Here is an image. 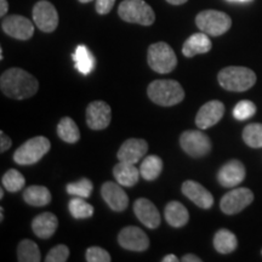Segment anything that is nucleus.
<instances>
[{"label": "nucleus", "mask_w": 262, "mask_h": 262, "mask_svg": "<svg viewBox=\"0 0 262 262\" xmlns=\"http://www.w3.org/2000/svg\"><path fill=\"white\" fill-rule=\"evenodd\" d=\"M2 93L14 100H26L34 96L39 83L31 73L21 68H10L0 77Z\"/></svg>", "instance_id": "obj_1"}, {"label": "nucleus", "mask_w": 262, "mask_h": 262, "mask_svg": "<svg viewBox=\"0 0 262 262\" xmlns=\"http://www.w3.org/2000/svg\"><path fill=\"white\" fill-rule=\"evenodd\" d=\"M217 80L225 90L243 93L254 86L256 83V74L250 68L231 66L220 71Z\"/></svg>", "instance_id": "obj_2"}, {"label": "nucleus", "mask_w": 262, "mask_h": 262, "mask_svg": "<svg viewBox=\"0 0 262 262\" xmlns=\"http://www.w3.org/2000/svg\"><path fill=\"white\" fill-rule=\"evenodd\" d=\"M147 94L152 102L159 106L170 107L179 104L185 98V91L176 80H155L148 85Z\"/></svg>", "instance_id": "obj_3"}, {"label": "nucleus", "mask_w": 262, "mask_h": 262, "mask_svg": "<svg viewBox=\"0 0 262 262\" xmlns=\"http://www.w3.org/2000/svg\"><path fill=\"white\" fill-rule=\"evenodd\" d=\"M118 14L125 22L141 26L153 25L156 19L153 9L143 0H124L118 8Z\"/></svg>", "instance_id": "obj_4"}, {"label": "nucleus", "mask_w": 262, "mask_h": 262, "mask_svg": "<svg viewBox=\"0 0 262 262\" xmlns=\"http://www.w3.org/2000/svg\"><path fill=\"white\" fill-rule=\"evenodd\" d=\"M149 67L157 73L166 74L175 70L178 64V57L175 51L170 48L169 44L164 41L155 42L148 48L147 55Z\"/></svg>", "instance_id": "obj_5"}, {"label": "nucleus", "mask_w": 262, "mask_h": 262, "mask_svg": "<svg viewBox=\"0 0 262 262\" xmlns=\"http://www.w3.org/2000/svg\"><path fill=\"white\" fill-rule=\"evenodd\" d=\"M195 24L202 32L211 37H220L229 31L232 19L227 14L217 10H204L195 17Z\"/></svg>", "instance_id": "obj_6"}, {"label": "nucleus", "mask_w": 262, "mask_h": 262, "mask_svg": "<svg viewBox=\"0 0 262 262\" xmlns=\"http://www.w3.org/2000/svg\"><path fill=\"white\" fill-rule=\"evenodd\" d=\"M51 143L44 136L33 137L19 146L14 153V160L19 165H32L38 163L50 150Z\"/></svg>", "instance_id": "obj_7"}, {"label": "nucleus", "mask_w": 262, "mask_h": 262, "mask_svg": "<svg viewBox=\"0 0 262 262\" xmlns=\"http://www.w3.org/2000/svg\"><path fill=\"white\" fill-rule=\"evenodd\" d=\"M199 130H187L180 137V145L182 149L193 158H202L211 149L210 139Z\"/></svg>", "instance_id": "obj_8"}, {"label": "nucleus", "mask_w": 262, "mask_h": 262, "mask_svg": "<svg viewBox=\"0 0 262 262\" xmlns=\"http://www.w3.org/2000/svg\"><path fill=\"white\" fill-rule=\"evenodd\" d=\"M254 201V193L249 188L239 187L232 189L222 196L220 208L226 215H234L243 211Z\"/></svg>", "instance_id": "obj_9"}, {"label": "nucleus", "mask_w": 262, "mask_h": 262, "mask_svg": "<svg viewBox=\"0 0 262 262\" xmlns=\"http://www.w3.org/2000/svg\"><path fill=\"white\" fill-rule=\"evenodd\" d=\"M33 19L41 32L51 33L58 26V14L55 6L47 0H40L33 8Z\"/></svg>", "instance_id": "obj_10"}, {"label": "nucleus", "mask_w": 262, "mask_h": 262, "mask_svg": "<svg viewBox=\"0 0 262 262\" xmlns=\"http://www.w3.org/2000/svg\"><path fill=\"white\" fill-rule=\"evenodd\" d=\"M2 29L5 34L18 39V40H28L34 34V26L27 17L19 15H11L5 17L2 22Z\"/></svg>", "instance_id": "obj_11"}, {"label": "nucleus", "mask_w": 262, "mask_h": 262, "mask_svg": "<svg viewBox=\"0 0 262 262\" xmlns=\"http://www.w3.org/2000/svg\"><path fill=\"white\" fill-rule=\"evenodd\" d=\"M118 243L131 251H145L149 247V239L142 229L136 226H127L119 232Z\"/></svg>", "instance_id": "obj_12"}, {"label": "nucleus", "mask_w": 262, "mask_h": 262, "mask_svg": "<svg viewBox=\"0 0 262 262\" xmlns=\"http://www.w3.org/2000/svg\"><path fill=\"white\" fill-rule=\"evenodd\" d=\"M112 120V110L104 101H94L86 108V124L93 130H103Z\"/></svg>", "instance_id": "obj_13"}, {"label": "nucleus", "mask_w": 262, "mask_h": 262, "mask_svg": "<svg viewBox=\"0 0 262 262\" xmlns=\"http://www.w3.org/2000/svg\"><path fill=\"white\" fill-rule=\"evenodd\" d=\"M225 114V104L221 101L212 100L203 104L195 117V125L201 130L214 126L222 119Z\"/></svg>", "instance_id": "obj_14"}, {"label": "nucleus", "mask_w": 262, "mask_h": 262, "mask_svg": "<svg viewBox=\"0 0 262 262\" xmlns=\"http://www.w3.org/2000/svg\"><path fill=\"white\" fill-rule=\"evenodd\" d=\"M245 166L237 159L228 160L221 166L217 172V180L226 188H233L241 185L245 179Z\"/></svg>", "instance_id": "obj_15"}, {"label": "nucleus", "mask_w": 262, "mask_h": 262, "mask_svg": "<svg viewBox=\"0 0 262 262\" xmlns=\"http://www.w3.org/2000/svg\"><path fill=\"white\" fill-rule=\"evenodd\" d=\"M101 195L114 211H124L129 205V198L119 183L107 181L101 187Z\"/></svg>", "instance_id": "obj_16"}, {"label": "nucleus", "mask_w": 262, "mask_h": 262, "mask_svg": "<svg viewBox=\"0 0 262 262\" xmlns=\"http://www.w3.org/2000/svg\"><path fill=\"white\" fill-rule=\"evenodd\" d=\"M181 191L189 201L194 203L196 206L202 209H210L214 204V196L201 183L192 181H185L182 183Z\"/></svg>", "instance_id": "obj_17"}, {"label": "nucleus", "mask_w": 262, "mask_h": 262, "mask_svg": "<svg viewBox=\"0 0 262 262\" xmlns=\"http://www.w3.org/2000/svg\"><path fill=\"white\" fill-rule=\"evenodd\" d=\"M134 212L142 225L156 229L160 225V214L157 206L146 198H140L134 203Z\"/></svg>", "instance_id": "obj_18"}, {"label": "nucleus", "mask_w": 262, "mask_h": 262, "mask_svg": "<svg viewBox=\"0 0 262 262\" xmlns=\"http://www.w3.org/2000/svg\"><path fill=\"white\" fill-rule=\"evenodd\" d=\"M148 150V143L142 139H129L118 150L119 162L136 164L139 163Z\"/></svg>", "instance_id": "obj_19"}, {"label": "nucleus", "mask_w": 262, "mask_h": 262, "mask_svg": "<svg viewBox=\"0 0 262 262\" xmlns=\"http://www.w3.org/2000/svg\"><path fill=\"white\" fill-rule=\"evenodd\" d=\"M58 226L57 217L52 212H42L35 216L32 222L34 234L40 239H49L55 234Z\"/></svg>", "instance_id": "obj_20"}, {"label": "nucleus", "mask_w": 262, "mask_h": 262, "mask_svg": "<svg viewBox=\"0 0 262 262\" xmlns=\"http://www.w3.org/2000/svg\"><path fill=\"white\" fill-rule=\"evenodd\" d=\"M211 40L206 33H194L183 44L182 54L186 57H193L195 55L206 54L211 50Z\"/></svg>", "instance_id": "obj_21"}, {"label": "nucleus", "mask_w": 262, "mask_h": 262, "mask_svg": "<svg viewBox=\"0 0 262 262\" xmlns=\"http://www.w3.org/2000/svg\"><path fill=\"white\" fill-rule=\"evenodd\" d=\"M113 175L117 182L123 187H133L139 182L141 173L140 169L135 168V164L119 162L114 166Z\"/></svg>", "instance_id": "obj_22"}, {"label": "nucleus", "mask_w": 262, "mask_h": 262, "mask_svg": "<svg viewBox=\"0 0 262 262\" xmlns=\"http://www.w3.org/2000/svg\"><path fill=\"white\" fill-rule=\"evenodd\" d=\"M164 216L165 220L171 227L180 228L187 225L189 220V214L186 209V206L181 204L180 202H170L168 205L165 206L164 210Z\"/></svg>", "instance_id": "obj_23"}, {"label": "nucleus", "mask_w": 262, "mask_h": 262, "mask_svg": "<svg viewBox=\"0 0 262 262\" xmlns=\"http://www.w3.org/2000/svg\"><path fill=\"white\" fill-rule=\"evenodd\" d=\"M238 241L234 233L228 229L222 228L216 232L214 237V248L220 254H231L237 249Z\"/></svg>", "instance_id": "obj_24"}, {"label": "nucleus", "mask_w": 262, "mask_h": 262, "mask_svg": "<svg viewBox=\"0 0 262 262\" xmlns=\"http://www.w3.org/2000/svg\"><path fill=\"white\" fill-rule=\"evenodd\" d=\"M73 60L75 68L81 74L86 75L94 71L95 58L85 45H78L73 54Z\"/></svg>", "instance_id": "obj_25"}, {"label": "nucleus", "mask_w": 262, "mask_h": 262, "mask_svg": "<svg viewBox=\"0 0 262 262\" xmlns=\"http://www.w3.org/2000/svg\"><path fill=\"white\" fill-rule=\"evenodd\" d=\"M24 199L32 206H45L51 202V193L44 186H29L25 189Z\"/></svg>", "instance_id": "obj_26"}, {"label": "nucleus", "mask_w": 262, "mask_h": 262, "mask_svg": "<svg viewBox=\"0 0 262 262\" xmlns=\"http://www.w3.org/2000/svg\"><path fill=\"white\" fill-rule=\"evenodd\" d=\"M57 135L67 143H75L80 139V131L72 118L64 117L57 124Z\"/></svg>", "instance_id": "obj_27"}, {"label": "nucleus", "mask_w": 262, "mask_h": 262, "mask_svg": "<svg viewBox=\"0 0 262 262\" xmlns=\"http://www.w3.org/2000/svg\"><path fill=\"white\" fill-rule=\"evenodd\" d=\"M163 170V160L158 156H148L141 163L140 173L146 181H155Z\"/></svg>", "instance_id": "obj_28"}, {"label": "nucleus", "mask_w": 262, "mask_h": 262, "mask_svg": "<svg viewBox=\"0 0 262 262\" xmlns=\"http://www.w3.org/2000/svg\"><path fill=\"white\" fill-rule=\"evenodd\" d=\"M17 260L19 262H39L41 254L38 245L33 241L25 239L17 247Z\"/></svg>", "instance_id": "obj_29"}, {"label": "nucleus", "mask_w": 262, "mask_h": 262, "mask_svg": "<svg viewBox=\"0 0 262 262\" xmlns=\"http://www.w3.org/2000/svg\"><path fill=\"white\" fill-rule=\"evenodd\" d=\"M68 209H70L71 215L74 219H89L94 215V206L90 205L89 203L85 201V198H80V196H74L71 199L70 204H68Z\"/></svg>", "instance_id": "obj_30"}, {"label": "nucleus", "mask_w": 262, "mask_h": 262, "mask_svg": "<svg viewBox=\"0 0 262 262\" xmlns=\"http://www.w3.org/2000/svg\"><path fill=\"white\" fill-rule=\"evenodd\" d=\"M2 185L6 191L12 192V193L18 192L21 191L26 185L25 176L19 171H17V170L10 169L9 171H6L4 175H3Z\"/></svg>", "instance_id": "obj_31"}, {"label": "nucleus", "mask_w": 262, "mask_h": 262, "mask_svg": "<svg viewBox=\"0 0 262 262\" xmlns=\"http://www.w3.org/2000/svg\"><path fill=\"white\" fill-rule=\"evenodd\" d=\"M243 140L251 148H262V124H249L243 130Z\"/></svg>", "instance_id": "obj_32"}, {"label": "nucleus", "mask_w": 262, "mask_h": 262, "mask_svg": "<svg viewBox=\"0 0 262 262\" xmlns=\"http://www.w3.org/2000/svg\"><path fill=\"white\" fill-rule=\"evenodd\" d=\"M68 194L73 196H80V198H89L93 193L94 185L89 179H81L77 182L68 183L66 186Z\"/></svg>", "instance_id": "obj_33"}, {"label": "nucleus", "mask_w": 262, "mask_h": 262, "mask_svg": "<svg viewBox=\"0 0 262 262\" xmlns=\"http://www.w3.org/2000/svg\"><path fill=\"white\" fill-rule=\"evenodd\" d=\"M256 113V106L249 100L239 101L233 110V117L239 122H244Z\"/></svg>", "instance_id": "obj_34"}, {"label": "nucleus", "mask_w": 262, "mask_h": 262, "mask_svg": "<svg viewBox=\"0 0 262 262\" xmlns=\"http://www.w3.org/2000/svg\"><path fill=\"white\" fill-rule=\"evenodd\" d=\"M70 257V249L67 245L58 244L49 251L45 261L47 262H66Z\"/></svg>", "instance_id": "obj_35"}, {"label": "nucleus", "mask_w": 262, "mask_h": 262, "mask_svg": "<svg viewBox=\"0 0 262 262\" xmlns=\"http://www.w3.org/2000/svg\"><path fill=\"white\" fill-rule=\"evenodd\" d=\"M88 262H110L112 260L108 251L100 247H90L85 253Z\"/></svg>", "instance_id": "obj_36"}, {"label": "nucleus", "mask_w": 262, "mask_h": 262, "mask_svg": "<svg viewBox=\"0 0 262 262\" xmlns=\"http://www.w3.org/2000/svg\"><path fill=\"white\" fill-rule=\"evenodd\" d=\"M116 0H96V11L100 15H107L111 12Z\"/></svg>", "instance_id": "obj_37"}, {"label": "nucleus", "mask_w": 262, "mask_h": 262, "mask_svg": "<svg viewBox=\"0 0 262 262\" xmlns=\"http://www.w3.org/2000/svg\"><path fill=\"white\" fill-rule=\"evenodd\" d=\"M0 152L4 153L12 146V141L8 135H5L4 131H0Z\"/></svg>", "instance_id": "obj_38"}, {"label": "nucleus", "mask_w": 262, "mask_h": 262, "mask_svg": "<svg viewBox=\"0 0 262 262\" xmlns=\"http://www.w3.org/2000/svg\"><path fill=\"white\" fill-rule=\"evenodd\" d=\"M182 261L183 262H202V258L196 256V255L187 254L182 257Z\"/></svg>", "instance_id": "obj_39"}, {"label": "nucleus", "mask_w": 262, "mask_h": 262, "mask_svg": "<svg viewBox=\"0 0 262 262\" xmlns=\"http://www.w3.org/2000/svg\"><path fill=\"white\" fill-rule=\"evenodd\" d=\"M8 10H9L8 2H6V0H0V16L4 17L6 12H8Z\"/></svg>", "instance_id": "obj_40"}, {"label": "nucleus", "mask_w": 262, "mask_h": 262, "mask_svg": "<svg viewBox=\"0 0 262 262\" xmlns=\"http://www.w3.org/2000/svg\"><path fill=\"white\" fill-rule=\"evenodd\" d=\"M162 261H163V262H178V261H179V258L176 257L175 255H172V254H171V255H166V256L164 257Z\"/></svg>", "instance_id": "obj_41"}, {"label": "nucleus", "mask_w": 262, "mask_h": 262, "mask_svg": "<svg viewBox=\"0 0 262 262\" xmlns=\"http://www.w3.org/2000/svg\"><path fill=\"white\" fill-rule=\"evenodd\" d=\"M166 2L170 3L171 5H182L185 3H187L188 0H166Z\"/></svg>", "instance_id": "obj_42"}, {"label": "nucleus", "mask_w": 262, "mask_h": 262, "mask_svg": "<svg viewBox=\"0 0 262 262\" xmlns=\"http://www.w3.org/2000/svg\"><path fill=\"white\" fill-rule=\"evenodd\" d=\"M4 220V209L0 208V221Z\"/></svg>", "instance_id": "obj_43"}, {"label": "nucleus", "mask_w": 262, "mask_h": 262, "mask_svg": "<svg viewBox=\"0 0 262 262\" xmlns=\"http://www.w3.org/2000/svg\"><path fill=\"white\" fill-rule=\"evenodd\" d=\"M4 198V187L0 189V199Z\"/></svg>", "instance_id": "obj_44"}, {"label": "nucleus", "mask_w": 262, "mask_h": 262, "mask_svg": "<svg viewBox=\"0 0 262 262\" xmlns=\"http://www.w3.org/2000/svg\"><path fill=\"white\" fill-rule=\"evenodd\" d=\"M4 58V55H3V49H0V60H3Z\"/></svg>", "instance_id": "obj_45"}, {"label": "nucleus", "mask_w": 262, "mask_h": 262, "mask_svg": "<svg viewBox=\"0 0 262 262\" xmlns=\"http://www.w3.org/2000/svg\"><path fill=\"white\" fill-rule=\"evenodd\" d=\"M80 3H84V4H86V3H90V2H93V0H79Z\"/></svg>", "instance_id": "obj_46"}, {"label": "nucleus", "mask_w": 262, "mask_h": 262, "mask_svg": "<svg viewBox=\"0 0 262 262\" xmlns=\"http://www.w3.org/2000/svg\"><path fill=\"white\" fill-rule=\"evenodd\" d=\"M232 2H249V0H232Z\"/></svg>", "instance_id": "obj_47"}, {"label": "nucleus", "mask_w": 262, "mask_h": 262, "mask_svg": "<svg viewBox=\"0 0 262 262\" xmlns=\"http://www.w3.org/2000/svg\"><path fill=\"white\" fill-rule=\"evenodd\" d=\"M261 254H262V250H261Z\"/></svg>", "instance_id": "obj_48"}]
</instances>
